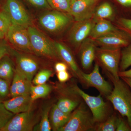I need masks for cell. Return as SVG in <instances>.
<instances>
[{
	"instance_id": "6da1fadb",
	"label": "cell",
	"mask_w": 131,
	"mask_h": 131,
	"mask_svg": "<svg viewBox=\"0 0 131 131\" xmlns=\"http://www.w3.org/2000/svg\"><path fill=\"white\" fill-rule=\"evenodd\" d=\"M106 74L114 86L111 93L106 97L121 116L126 117L131 128V90L129 86L120 78H114L110 73Z\"/></svg>"
},
{
	"instance_id": "7a4b0ae2",
	"label": "cell",
	"mask_w": 131,
	"mask_h": 131,
	"mask_svg": "<svg viewBox=\"0 0 131 131\" xmlns=\"http://www.w3.org/2000/svg\"><path fill=\"white\" fill-rule=\"evenodd\" d=\"M96 125L90 109L83 100L72 112L67 123L59 131H94Z\"/></svg>"
},
{
	"instance_id": "3957f363",
	"label": "cell",
	"mask_w": 131,
	"mask_h": 131,
	"mask_svg": "<svg viewBox=\"0 0 131 131\" xmlns=\"http://www.w3.org/2000/svg\"><path fill=\"white\" fill-rule=\"evenodd\" d=\"M72 86L90 109L96 124L103 122L111 115L110 106L101 94L97 96H91L81 89L76 83Z\"/></svg>"
},
{
	"instance_id": "277c9868",
	"label": "cell",
	"mask_w": 131,
	"mask_h": 131,
	"mask_svg": "<svg viewBox=\"0 0 131 131\" xmlns=\"http://www.w3.org/2000/svg\"><path fill=\"white\" fill-rule=\"evenodd\" d=\"M32 52L38 56L51 59L59 58L54 42L33 27L27 28Z\"/></svg>"
},
{
	"instance_id": "5b68a950",
	"label": "cell",
	"mask_w": 131,
	"mask_h": 131,
	"mask_svg": "<svg viewBox=\"0 0 131 131\" xmlns=\"http://www.w3.org/2000/svg\"><path fill=\"white\" fill-rule=\"evenodd\" d=\"M121 51V49L96 48L95 59L97 63L116 79H120L118 73Z\"/></svg>"
},
{
	"instance_id": "8992f818",
	"label": "cell",
	"mask_w": 131,
	"mask_h": 131,
	"mask_svg": "<svg viewBox=\"0 0 131 131\" xmlns=\"http://www.w3.org/2000/svg\"><path fill=\"white\" fill-rule=\"evenodd\" d=\"M71 21V18L65 13L55 10L46 12L39 19V24L46 30L58 32L64 29Z\"/></svg>"
},
{
	"instance_id": "52a82bcc",
	"label": "cell",
	"mask_w": 131,
	"mask_h": 131,
	"mask_svg": "<svg viewBox=\"0 0 131 131\" xmlns=\"http://www.w3.org/2000/svg\"><path fill=\"white\" fill-rule=\"evenodd\" d=\"M85 86L95 88L102 95L107 97L112 91L113 88L110 83L106 81L101 75L99 65L95 63L91 73L87 74L83 72L80 81Z\"/></svg>"
},
{
	"instance_id": "ba28073f",
	"label": "cell",
	"mask_w": 131,
	"mask_h": 131,
	"mask_svg": "<svg viewBox=\"0 0 131 131\" xmlns=\"http://www.w3.org/2000/svg\"><path fill=\"white\" fill-rule=\"evenodd\" d=\"M38 116L31 110L17 114L1 131H31L37 125Z\"/></svg>"
},
{
	"instance_id": "9c48e42d",
	"label": "cell",
	"mask_w": 131,
	"mask_h": 131,
	"mask_svg": "<svg viewBox=\"0 0 131 131\" xmlns=\"http://www.w3.org/2000/svg\"><path fill=\"white\" fill-rule=\"evenodd\" d=\"M3 10L9 16L12 24L26 28L31 26L30 17L19 0H7Z\"/></svg>"
},
{
	"instance_id": "30bf717a",
	"label": "cell",
	"mask_w": 131,
	"mask_h": 131,
	"mask_svg": "<svg viewBox=\"0 0 131 131\" xmlns=\"http://www.w3.org/2000/svg\"><path fill=\"white\" fill-rule=\"evenodd\" d=\"M6 35L9 42L17 49L28 52L32 51L27 28L12 24Z\"/></svg>"
},
{
	"instance_id": "8fae6325",
	"label": "cell",
	"mask_w": 131,
	"mask_h": 131,
	"mask_svg": "<svg viewBox=\"0 0 131 131\" xmlns=\"http://www.w3.org/2000/svg\"><path fill=\"white\" fill-rule=\"evenodd\" d=\"M101 47L122 49L131 43V38L124 31L119 30L94 39Z\"/></svg>"
},
{
	"instance_id": "7c38bea8",
	"label": "cell",
	"mask_w": 131,
	"mask_h": 131,
	"mask_svg": "<svg viewBox=\"0 0 131 131\" xmlns=\"http://www.w3.org/2000/svg\"><path fill=\"white\" fill-rule=\"evenodd\" d=\"M96 0H71L69 14L76 21L93 18Z\"/></svg>"
},
{
	"instance_id": "4fadbf2b",
	"label": "cell",
	"mask_w": 131,
	"mask_h": 131,
	"mask_svg": "<svg viewBox=\"0 0 131 131\" xmlns=\"http://www.w3.org/2000/svg\"><path fill=\"white\" fill-rule=\"evenodd\" d=\"M95 21L91 18L76 21L71 28L69 39L76 47H80L81 44L88 38Z\"/></svg>"
},
{
	"instance_id": "5bb4252c",
	"label": "cell",
	"mask_w": 131,
	"mask_h": 131,
	"mask_svg": "<svg viewBox=\"0 0 131 131\" xmlns=\"http://www.w3.org/2000/svg\"><path fill=\"white\" fill-rule=\"evenodd\" d=\"M15 70L32 82L38 69L37 61L28 55L16 53Z\"/></svg>"
},
{
	"instance_id": "9a60e30c",
	"label": "cell",
	"mask_w": 131,
	"mask_h": 131,
	"mask_svg": "<svg viewBox=\"0 0 131 131\" xmlns=\"http://www.w3.org/2000/svg\"><path fill=\"white\" fill-rule=\"evenodd\" d=\"M59 92L61 95L56 105L66 113H72L83 100L79 94L69 89L63 88Z\"/></svg>"
},
{
	"instance_id": "2e32d148",
	"label": "cell",
	"mask_w": 131,
	"mask_h": 131,
	"mask_svg": "<svg viewBox=\"0 0 131 131\" xmlns=\"http://www.w3.org/2000/svg\"><path fill=\"white\" fill-rule=\"evenodd\" d=\"M59 58L69 67L75 77L81 81L83 71L79 68L70 49L61 42H54Z\"/></svg>"
},
{
	"instance_id": "e0dca14e",
	"label": "cell",
	"mask_w": 131,
	"mask_h": 131,
	"mask_svg": "<svg viewBox=\"0 0 131 131\" xmlns=\"http://www.w3.org/2000/svg\"><path fill=\"white\" fill-rule=\"evenodd\" d=\"M95 42L91 38H88L80 45L79 51L80 61L83 69H91L95 59L96 47Z\"/></svg>"
},
{
	"instance_id": "ac0fdd59",
	"label": "cell",
	"mask_w": 131,
	"mask_h": 131,
	"mask_svg": "<svg viewBox=\"0 0 131 131\" xmlns=\"http://www.w3.org/2000/svg\"><path fill=\"white\" fill-rule=\"evenodd\" d=\"M33 102L30 95L28 94L12 97L10 100L2 102L8 110L17 114L31 111Z\"/></svg>"
},
{
	"instance_id": "d6986e66",
	"label": "cell",
	"mask_w": 131,
	"mask_h": 131,
	"mask_svg": "<svg viewBox=\"0 0 131 131\" xmlns=\"http://www.w3.org/2000/svg\"><path fill=\"white\" fill-rule=\"evenodd\" d=\"M32 82L15 70L14 76L10 88L12 97L30 94Z\"/></svg>"
},
{
	"instance_id": "ffe728a7",
	"label": "cell",
	"mask_w": 131,
	"mask_h": 131,
	"mask_svg": "<svg viewBox=\"0 0 131 131\" xmlns=\"http://www.w3.org/2000/svg\"><path fill=\"white\" fill-rule=\"evenodd\" d=\"M50 112V120L52 129L56 131H59L67 123L72 113H66L62 112L56 104L52 106Z\"/></svg>"
},
{
	"instance_id": "44dd1931",
	"label": "cell",
	"mask_w": 131,
	"mask_h": 131,
	"mask_svg": "<svg viewBox=\"0 0 131 131\" xmlns=\"http://www.w3.org/2000/svg\"><path fill=\"white\" fill-rule=\"evenodd\" d=\"M118 30L107 20L100 19L95 21L89 37L93 39H95Z\"/></svg>"
},
{
	"instance_id": "7402d4cb",
	"label": "cell",
	"mask_w": 131,
	"mask_h": 131,
	"mask_svg": "<svg viewBox=\"0 0 131 131\" xmlns=\"http://www.w3.org/2000/svg\"><path fill=\"white\" fill-rule=\"evenodd\" d=\"M15 72L13 62L6 55L0 60V78L9 82L13 80Z\"/></svg>"
},
{
	"instance_id": "603a6c76",
	"label": "cell",
	"mask_w": 131,
	"mask_h": 131,
	"mask_svg": "<svg viewBox=\"0 0 131 131\" xmlns=\"http://www.w3.org/2000/svg\"><path fill=\"white\" fill-rule=\"evenodd\" d=\"M118 117L115 113L112 114L105 121L96 124L94 131H116Z\"/></svg>"
},
{
	"instance_id": "cb8c5ba5",
	"label": "cell",
	"mask_w": 131,
	"mask_h": 131,
	"mask_svg": "<svg viewBox=\"0 0 131 131\" xmlns=\"http://www.w3.org/2000/svg\"><path fill=\"white\" fill-rule=\"evenodd\" d=\"M114 12L112 7L108 2H104L96 8L94 12V19L96 20L100 19L109 18L112 17Z\"/></svg>"
},
{
	"instance_id": "d4e9b609",
	"label": "cell",
	"mask_w": 131,
	"mask_h": 131,
	"mask_svg": "<svg viewBox=\"0 0 131 131\" xmlns=\"http://www.w3.org/2000/svg\"><path fill=\"white\" fill-rule=\"evenodd\" d=\"M51 88L48 84H45L32 86L31 87L30 95L34 101L39 98H44L49 95Z\"/></svg>"
},
{
	"instance_id": "484cf974",
	"label": "cell",
	"mask_w": 131,
	"mask_h": 131,
	"mask_svg": "<svg viewBox=\"0 0 131 131\" xmlns=\"http://www.w3.org/2000/svg\"><path fill=\"white\" fill-rule=\"evenodd\" d=\"M52 106L47 107L42 112L40 122L36 125L33 130L50 131L52 130L51 124L49 119V113Z\"/></svg>"
},
{
	"instance_id": "4316f807",
	"label": "cell",
	"mask_w": 131,
	"mask_h": 131,
	"mask_svg": "<svg viewBox=\"0 0 131 131\" xmlns=\"http://www.w3.org/2000/svg\"><path fill=\"white\" fill-rule=\"evenodd\" d=\"M131 66V43L121 50L119 71L126 70Z\"/></svg>"
},
{
	"instance_id": "83f0119b",
	"label": "cell",
	"mask_w": 131,
	"mask_h": 131,
	"mask_svg": "<svg viewBox=\"0 0 131 131\" xmlns=\"http://www.w3.org/2000/svg\"><path fill=\"white\" fill-rule=\"evenodd\" d=\"M52 9L69 14L71 0H47Z\"/></svg>"
},
{
	"instance_id": "f1b7e54d",
	"label": "cell",
	"mask_w": 131,
	"mask_h": 131,
	"mask_svg": "<svg viewBox=\"0 0 131 131\" xmlns=\"http://www.w3.org/2000/svg\"><path fill=\"white\" fill-rule=\"evenodd\" d=\"M14 115L13 113L5 108L3 103H0V131Z\"/></svg>"
},
{
	"instance_id": "f546056e",
	"label": "cell",
	"mask_w": 131,
	"mask_h": 131,
	"mask_svg": "<svg viewBox=\"0 0 131 131\" xmlns=\"http://www.w3.org/2000/svg\"><path fill=\"white\" fill-rule=\"evenodd\" d=\"M52 74V71L49 70H41L34 77L32 82L35 85L45 84L51 76Z\"/></svg>"
},
{
	"instance_id": "4dcf8cb0",
	"label": "cell",
	"mask_w": 131,
	"mask_h": 131,
	"mask_svg": "<svg viewBox=\"0 0 131 131\" xmlns=\"http://www.w3.org/2000/svg\"><path fill=\"white\" fill-rule=\"evenodd\" d=\"M12 24L11 19L7 14L4 10L0 12V31L6 35Z\"/></svg>"
},
{
	"instance_id": "1f68e13d",
	"label": "cell",
	"mask_w": 131,
	"mask_h": 131,
	"mask_svg": "<svg viewBox=\"0 0 131 131\" xmlns=\"http://www.w3.org/2000/svg\"><path fill=\"white\" fill-rule=\"evenodd\" d=\"M120 30L124 31L131 38V18L121 17L118 20Z\"/></svg>"
},
{
	"instance_id": "d6a6232c",
	"label": "cell",
	"mask_w": 131,
	"mask_h": 131,
	"mask_svg": "<svg viewBox=\"0 0 131 131\" xmlns=\"http://www.w3.org/2000/svg\"><path fill=\"white\" fill-rule=\"evenodd\" d=\"M10 92L9 82L0 78V97L5 98Z\"/></svg>"
},
{
	"instance_id": "836d02e7",
	"label": "cell",
	"mask_w": 131,
	"mask_h": 131,
	"mask_svg": "<svg viewBox=\"0 0 131 131\" xmlns=\"http://www.w3.org/2000/svg\"><path fill=\"white\" fill-rule=\"evenodd\" d=\"M29 3L34 6L38 8L48 9H51L52 8L47 0H27Z\"/></svg>"
},
{
	"instance_id": "e575fe53",
	"label": "cell",
	"mask_w": 131,
	"mask_h": 131,
	"mask_svg": "<svg viewBox=\"0 0 131 131\" xmlns=\"http://www.w3.org/2000/svg\"><path fill=\"white\" fill-rule=\"evenodd\" d=\"M116 131H131V128L128 124L122 118V117L119 115L117 123Z\"/></svg>"
},
{
	"instance_id": "d590c367",
	"label": "cell",
	"mask_w": 131,
	"mask_h": 131,
	"mask_svg": "<svg viewBox=\"0 0 131 131\" xmlns=\"http://www.w3.org/2000/svg\"><path fill=\"white\" fill-rule=\"evenodd\" d=\"M9 51V48L6 41L4 39L0 40V60L7 55Z\"/></svg>"
},
{
	"instance_id": "8d00e7d4",
	"label": "cell",
	"mask_w": 131,
	"mask_h": 131,
	"mask_svg": "<svg viewBox=\"0 0 131 131\" xmlns=\"http://www.w3.org/2000/svg\"><path fill=\"white\" fill-rule=\"evenodd\" d=\"M59 81L61 83H64L69 80L70 75L67 70L60 71L57 73Z\"/></svg>"
},
{
	"instance_id": "74e56055",
	"label": "cell",
	"mask_w": 131,
	"mask_h": 131,
	"mask_svg": "<svg viewBox=\"0 0 131 131\" xmlns=\"http://www.w3.org/2000/svg\"><path fill=\"white\" fill-rule=\"evenodd\" d=\"M68 68V66L64 62H57L55 66V70L57 73L60 71L67 70Z\"/></svg>"
},
{
	"instance_id": "f35d334b",
	"label": "cell",
	"mask_w": 131,
	"mask_h": 131,
	"mask_svg": "<svg viewBox=\"0 0 131 131\" xmlns=\"http://www.w3.org/2000/svg\"><path fill=\"white\" fill-rule=\"evenodd\" d=\"M119 5L126 9H131V0H115Z\"/></svg>"
},
{
	"instance_id": "ab89813d",
	"label": "cell",
	"mask_w": 131,
	"mask_h": 131,
	"mask_svg": "<svg viewBox=\"0 0 131 131\" xmlns=\"http://www.w3.org/2000/svg\"><path fill=\"white\" fill-rule=\"evenodd\" d=\"M118 75L120 78L126 77L131 78V69L129 70L119 71Z\"/></svg>"
},
{
	"instance_id": "60d3db41",
	"label": "cell",
	"mask_w": 131,
	"mask_h": 131,
	"mask_svg": "<svg viewBox=\"0 0 131 131\" xmlns=\"http://www.w3.org/2000/svg\"><path fill=\"white\" fill-rule=\"evenodd\" d=\"M120 78L128 85L131 90V78L126 77H121Z\"/></svg>"
},
{
	"instance_id": "b9f144b4",
	"label": "cell",
	"mask_w": 131,
	"mask_h": 131,
	"mask_svg": "<svg viewBox=\"0 0 131 131\" xmlns=\"http://www.w3.org/2000/svg\"><path fill=\"white\" fill-rule=\"evenodd\" d=\"M5 35H5V34L0 31V40H1V39H3V38H4Z\"/></svg>"
},
{
	"instance_id": "7bdbcfd3",
	"label": "cell",
	"mask_w": 131,
	"mask_h": 131,
	"mask_svg": "<svg viewBox=\"0 0 131 131\" xmlns=\"http://www.w3.org/2000/svg\"><path fill=\"white\" fill-rule=\"evenodd\" d=\"M1 102H2L1 101V100H0V103H1Z\"/></svg>"
}]
</instances>
